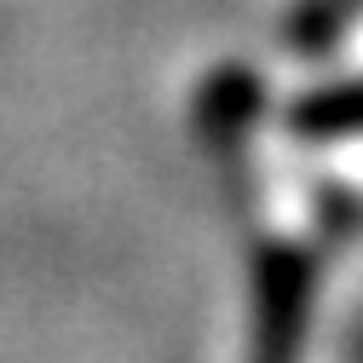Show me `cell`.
I'll list each match as a JSON object with an SVG mask.
<instances>
[{"label":"cell","mask_w":363,"mask_h":363,"mask_svg":"<svg viewBox=\"0 0 363 363\" xmlns=\"http://www.w3.org/2000/svg\"><path fill=\"white\" fill-rule=\"evenodd\" d=\"M306 289H311L306 259H294V254L265 259V271H259V340H254V363H294L300 357Z\"/></svg>","instance_id":"cell-1"},{"label":"cell","mask_w":363,"mask_h":363,"mask_svg":"<svg viewBox=\"0 0 363 363\" xmlns=\"http://www.w3.org/2000/svg\"><path fill=\"white\" fill-rule=\"evenodd\" d=\"M300 127H306V133H352V127H363V81L311 99V104L300 110Z\"/></svg>","instance_id":"cell-2"}]
</instances>
